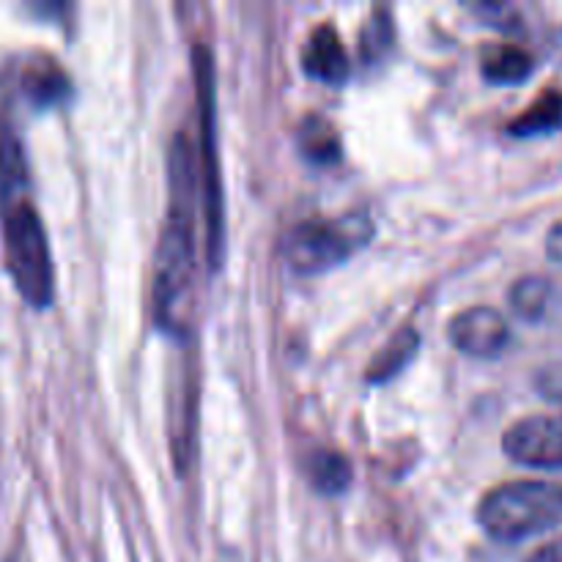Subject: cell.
Masks as SVG:
<instances>
[{
    "mask_svg": "<svg viewBox=\"0 0 562 562\" xmlns=\"http://www.w3.org/2000/svg\"><path fill=\"white\" fill-rule=\"evenodd\" d=\"M552 294V280L543 278V274H525L510 289V307L525 322H538V318L547 316Z\"/></svg>",
    "mask_w": 562,
    "mask_h": 562,
    "instance_id": "obj_11",
    "label": "cell"
},
{
    "mask_svg": "<svg viewBox=\"0 0 562 562\" xmlns=\"http://www.w3.org/2000/svg\"><path fill=\"white\" fill-rule=\"evenodd\" d=\"M417 346H420V335H417V329L404 327L387 346H384L382 351H379L376 357H373L366 376L371 379V382H384V379L395 376V373H398L401 368L415 357Z\"/></svg>",
    "mask_w": 562,
    "mask_h": 562,
    "instance_id": "obj_13",
    "label": "cell"
},
{
    "mask_svg": "<svg viewBox=\"0 0 562 562\" xmlns=\"http://www.w3.org/2000/svg\"><path fill=\"white\" fill-rule=\"evenodd\" d=\"M192 274V159L184 137L170 148V209L154 258V313L159 324H179Z\"/></svg>",
    "mask_w": 562,
    "mask_h": 562,
    "instance_id": "obj_1",
    "label": "cell"
},
{
    "mask_svg": "<svg viewBox=\"0 0 562 562\" xmlns=\"http://www.w3.org/2000/svg\"><path fill=\"white\" fill-rule=\"evenodd\" d=\"M198 108H201V148H203V190H206L209 261L217 267L223 258V187L217 168V137H214V69L206 47L195 49Z\"/></svg>",
    "mask_w": 562,
    "mask_h": 562,
    "instance_id": "obj_5",
    "label": "cell"
},
{
    "mask_svg": "<svg viewBox=\"0 0 562 562\" xmlns=\"http://www.w3.org/2000/svg\"><path fill=\"white\" fill-rule=\"evenodd\" d=\"M302 66H305L307 75L324 82H344L349 77V58H346L344 42L329 22H322L311 33L305 53H302Z\"/></svg>",
    "mask_w": 562,
    "mask_h": 562,
    "instance_id": "obj_8",
    "label": "cell"
},
{
    "mask_svg": "<svg viewBox=\"0 0 562 562\" xmlns=\"http://www.w3.org/2000/svg\"><path fill=\"white\" fill-rule=\"evenodd\" d=\"M450 340L464 355L497 357L508 346L510 327L503 313L494 311V307H467L450 322Z\"/></svg>",
    "mask_w": 562,
    "mask_h": 562,
    "instance_id": "obj_7",
    "label": "cell"
},
{
    "mask_svg": "<svg viewBox=\"0 0 562 562\" xmlns=\"http://www.w3.org/2000/svg\"><path fill=\"white\" fill-rule=\"evenodd\" d=\"M536 384L543 393V398L552 401V404H558L562 409V366L541 368V371H538Z\"/></svg>",
    "mask_w": 562,
    "mask_h": 562,
    "instance_id": "obj_18",
    "label": "cell"
},
{
    "mask_svg": "<svg viewBox=\"0 0 562 562\" xmlns=\"http://www.w3.org/2000/svg\"><path fill=\"white\" fill-rule=\"evenodd\" d=\"M527 562H562V536L554 538V541L543 543L536 554H532Z\"/></svg>",
    "mask_w": 562,
    "mask_h": 562,
    "instance_id": "obj_19",
    "label": "cell"
},
{
    "mask_svg": "<svg viewBox=\"0 0 562 562\" xmlns=\"http://www.w3.org/2000/svg\"><path fill=\"white\" fill-rule=\"evenodd\" d=\"M22 86H25V93L31 97L33 104L47 108V104H58L69 93V77L60 66L36 64L25 71Z\"/></svg>",
    "mask_w": 562,
    "mask_h": 562,
    "instance_id": "obj_14",
    "label": "cell"
},
{
    "mask_svg": "<svg viewBox=\"0 0 562 562\" xmlns=\"http://www.w3.org/2000/svg\"><path fill=\"white\" fill-rule=\"evenodd\" d=\"M5 263L16 289L31 305L44 307L53 300V258L42 217L27 201L11 203L3 220Z\"/></svg>",
    "mask_w": 562,
    "mask_h": 562,
    "instance_id": "obj_4",
    "label": "cell"
},
{
    "mask_svg": "<svg viewBox=\"0 0 562 562\" xmlns=\"http://www.w3.org/2000/svg\"><path fill=\"white\" fill-rule=\"evenodd\" d=\"M296 137H300V148L305 151V157L316 159V162H335L340 157L338 132L322 115H305L300 121Z\"/></svg>",
    "mask_w": 562,
    "mask_h": 562,
    "instance_id": "obj_12",
    "label": "cell"
},
{
    "mask_svg": "<svg viewBox=\"0 0 562 562\" xmlns=\"http://www.w3.org/2000/svg\"><path fill=\"white\" fill-rule=\"evenodd\" d=\"M562 126V88L549 86L532 104H527L519 115L508 124L510 135L530 137L547 135Z\"/></svg>",
    "mask_w": 562,
    "mask_h": 562,
    "instance_id": "obj_9",
    "label": "cell"
},
{
    "mask_svg": "<svg viewBox=\"0 0 562 562\" xmlns=\"http://www.w3.org/2000/svg\"><path fill=\"white\" fill-rule=\"evenodd\" d=\"M503 448L516 464L536 470H562L560 417H525L505 431Z\"/></svg>",
    "mask_w": 562,
    "mask_h": 562,
    "instance_id": "obj_6",
    "label": "cell"
},
{
    "mask_svg": "<svg viewBox=\"0 0 562 562\" xmlns=\"http://www.w3.org/2000/svg\"><path fill=\"white\" fill-rule=\"evenodd\" d=\"M311 477L322 492L338 494L349 486L351 464L338 450H316L311 456Z\"/></svg>",
    "mask_w": 562,
    "mask_h": 562,
    "instance_id": "obj_15",
    "label": "cell"
},
{
    "mask_svg": "<svg viewBox=\"0 0 562 562\" xmlns=\"http://www.w3.org/2000/svg\"><path fill=\"white\" fill-rule=\"evenodd\" d=\"M483 530L497 541H525L562 525V486L514 481L492 488L477 505Z\"/></svg>",
    "mask_w": 562,
    "mask_h": 562,
    "instance_id": "obj_2",
    "label": "cell"
},
{
    "mask_svg": "<svg viewBox=\"0 0 562 562\" xmlns=\"http://www.w3.org/2000/svg\"><path fill=\"white\" fill-rule=\"evenodd\" d=\"M371 234L373 220L362 209L338 217H307L289 231L283 256L296 272H322L360 250Z\"/></svg>",
    "mask_w": 562,
    "mask_h": 562,
    "instance_id": "obj_3",
    "label": "cell"
},
{
    "mask_svg": "<svg viewBox=\"0 0 562 562\" xmlns=\"http://www.w3.org/2000/svg\"><path fill=\"white\" fill-rule=\"evenodd\" d=\"M547 252H549V258H552V261L562 263V220L558 225H552V231H549Z\"/></svg>",
    "mask_w": 562,
    "mask_h": 562,
    "instance_id": "obj_20",
    "label": "cell"
},
{
    "mask_svg": "<svg viewBox=\"0 0 562 562\" xmlns=\"http://www.w3.org/2000/svg\"><path fill=\"white\" fill-rule=\"evenodd\" d=\"M483 75L499 86H516L532 75V55L519 44H494L483 53Z\"/></svg>",
    "mask_w": 562,
    "mask_h": 562,
    "instance_id": "obj_10",
    "label": "cell"
},
{
    "mask_svg": "<svg viewBox=\"0 0 562 562\" xmlns=\"http://www.w3.org/2000/svg\"><path fill=\"white\" fill-rule=\"evenodd\" d=\"M390 36H393V25H390V20L382 11H376V14L368 20L366 31H362V55H366V58H376L382 49H387Z\"/></svg>",
    "mask_w": 562,
    "mask_h": 562,
    "instance_id": "obj_17",
    "label": "cell"
},
{
    "mask_svg": "<svg viewBox=\"0 0 562 562\" xmlns=\"http://www.w3.org/2000/svg\"><path fill=\"white\" fill-rule=\"evenodd\" d=\"M25 181V162H22V148L14 135L3 132L0 135V190L11 192Z\"/></svg>",
    "mask_w": 562,
    "mask_h": 562,
    "instance_id": "obj_16",
    "label": "cell"
}]
</instances>
